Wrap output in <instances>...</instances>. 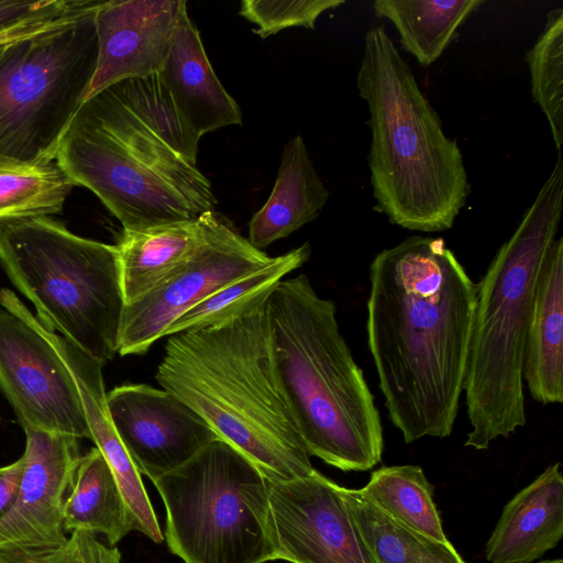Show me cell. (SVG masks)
Returning a JSON list of instances; mask_svg holds the SVG:
<instances>
[{"label": "cell", "instance_id": "7", "mask_svg": "<svg viewBox=\"0 0 563 563\" xmlns=\"http://www.w3.org/2000/svg\"><path fill=\"white\" fill-rule=\"evenodd\" d=\"M0 264L45 327L103 364L119 352L125 300L115 245L37 217L0 229Z\"/></svg>", "mask_w": 563, "mask_h": 563}, {"label": "cell", "instance_id": "17", "mask_svg": "<svg viewBox=\"0 0 563 563\" xmlns=\"http://www.w3.org/2000/svg\"><path fill=\"white\" fill-rule=\"evenodd\" d=\"M158 75L180 120L199 139L220 128L242 124V111L216 75L187 10Z\"/></svg>", "mask_w": 563, "mask_h": 563}, {"label": "cell", "instance_id": "3", "mask_svg": "<svg viewBox=\"0 0 563 563\" xmlns=\"http://www.w3.org/2000/svg\"><path fill=\"white\" fill-rule=\"evenodd\" d=\"M155 378L269 481L314 471L276 376L265 303L217 325L169 335Z\"/></svg>", "mask_w": 563, "mask_h": 563}, {"label": "cell", "instance_id": "22", "mask_svg": "<svg viewBox=\"0 0 563 563\" xmlns=\"http://www.w3.org/2000/svg\"><path fill=\"white\" fill-rule=\"evenodd\" d=\"M65 531L106 536L115 545L134 530L131 514L103 455L95 446L78 460L64 504Z\"/></svg>", "mask_w": 563, "mask_h": 563}, {"label": "cell", "instance_id": "12", "mask_svg": "<svg viewBox=\"0 0 563 563\" xmlns=\"http://www.w3.org/2000/svg\"><path fill=\"white\" fill-rule=\"evenodd\" d=\"M23 430L20 489L0 518V553L10 561L37 556L65 543L64 504L81 456L77 438L32 427Z\"/></svg>", "mask_w": 563, "mask_h": 563}, {"label": "cell", "instance_id": "15", "mask_svg": "<svg viewBox=\"0 0 563 563\" xmlns=\"http://www.w3.org/2000/svg\"><path fill=\"white\" fill-rule=\"evenodd\" d=\"M186 10L185 0H103L93 14L98 53L82 104L118 82L158 74Z\"/></svg>", "mask_w": 563, "mask_h": 563}, {"label": "cell", "instance_id": "33", "mask_svg": "<svg viewBox=\"0 0 563 563\" xmlns=\"http://www.w3.org/2000/svg\"><path fill=\"white\" fill-rule=\"evenodd\" d=\"M533 563H563V560L558 558V559L543 560V561L533 562Z\"/></svg>", "mask_w": 563, "mask_h": 563}, {"label": "cell", "instance_id": "19", "mask_svg": "<svg viewBox=\"0 0 563 563\" xmlns=\"http://www.w3.org/2000/svg\"><path fill=\"white\" fill-rule=\"evenodd\" d=\"M523 382L536 401L563 402V238L551 243L538 275Z\"/></svg>", "mask_w": 563, "mask_h": 563}, {"label": "cell", "instance_id": "35", "mask_svg": "<svg viewBox=\"0 0 563 563\" xmlns=\"http://www.w3.org/2000/svg\"><path fill=\"white\" fill-rule=\"evenodd\" d=\"M15 43H16V42H15ZM12 44H13V43H12ZM8 45H10V44H8ZM8 45L0 46V55L2 54L3 49H4V48H5V46H8Z\"/></svg>", "mask_w": 563, "mask_h": 563}, {"label": "cell", "instance_id": "25", "mask_svg": "<svg viewBox=\"0 0 563 563\" xmlns=\"http://www.w3.org/2000/svg\"><path fill=\"white\" fill-rule=\"evenodd\" d=\"M310 254L307 242L273 257L266 266L228 284L187 310L167 328L164 338L213 327L256 309L266 302L284 277L308 261Z\"/></svg>", "mask_w": 563, "mask_h": 563}, {"label": "cell", "instance_id": "4", "mask_svg": "<svg viewBox=\"0 0 563 563\" xmlns=\"http://www.w3.org/2000/svg\"><path fill=\"white\" fill-rule=\"evenodd\" d=\"M265 316L276 376L309 455L344 472L373 468L384 450L380 416L334 302L300 274L277 285Z\"/></svg>", "mask_w": 563, "mask_h": 563}, {"label": "cell", "instance_id": "26", "mask_svg": "<svg viewBox=\"0 0 563 563\" xmlns=\"http://www.w3.org/2000/svg\"><path fill=\"white\" fill-rule=\"evenodd\" d=\"M74 187L55 159L25 162L0 154V229L60 213Z\"/></svg>", "mask_w": 563, "mask_h": 563}, {"label": "cell", "instance_id": "28", "mask_svg": "<svg viewBox=\"0 0 563 563\" xmlns=\"http://www.w3.org/2000/svg\"><path fill=\"white\" fill-rule=\"evenodd\" d=\"M531 92L547 117L562 156L563 145V8L551 10L543 31L526 53Z\"/></svg>", "mask_w": 563, "mask_h": 563}, {"label": "cell", "instance_id": "1", "mask_svg": "<svg viewBox=\"0 0 563 563\" xmlns=\"http://www.w3.org/2000/svg\"><path fill=\"white\" fill-rule=\"evenodd\" d=\"M477 288L442 238L412 235L369 264L367 344L406 443L454 428Z\"/></svg>", "mask_w": 563, "mask_h": 563}, {"label": "cell", "instance_id": "18", "mask_svg": "<svg viewBox=\"0 0 563 563\" xmlns=\"http://www.w3.org/2000/svg\"><path fill=\"white\" fill-rule=\"evenodd\" d=\"M563 537L561 463L549 465L503 508L486 542L488 563H533Z\"/></svg>", "mask_w": 563, "mask_h": 563}, {"label": "cell", "instance_id": "6", "mask_svg": "<svg viewBox=\"0 0 563 563\" xmlns=\"http://www.w3.org/2000/svg\"><path fill=\"white\" fill-rule=\"evenodd\" d=\"M563 205L558 161L512 235L476 284L464 390L467 448L486 450L527 422L523 363L538 275L555 240Z\"/></svg>", "mask_w": 563, "mask_h": 563}, {"label": "cell", "instance_id": "10", "mask_svg": "<svg viewBox=\"0 0 563 563\" xmlns=\"http://www.w3.org/2000/svg\"><path fill=\"white\" fill-rule=\"evenodd\" d=\"M0 389L21 427L90 439L74 377L21 299L0 290Z\"/></svg>", "mask_w": 563, "mask_h": 563}, {"label": "cell", "instance_id": "20", "mask_svg": "<svg viewBox=\"0 0 563 563\" xmlns=\"http://www.w3.org/2000/svg\"><path fill=\"white\" fill-rule=\"evenodd\" d=\"M328 199L302 136L292 137L284 147L271 196L249 223L247 240L262 251L317 219Z\"/></svg>", "mask_w": 563, "mask_h": 563}, {"label": "cell", "instance_id": "5", "mask_svg": "<svg viewBox=\"0 0 563 563\" xmlns=\"http://www.w3.org/2000/svg\"><path fill=\"white\" fill-rule=\"evenodd\" d=\"M356 86L369 112L375 209L404 229H451L471 192L461 150L383 26L365 35Z\"/></svg>", "mask_w": 563, "mask_h": 563}, {"label": "cell", "instance_id": "30", "mask_svg": "<svg viewBox=\"0 0 563 563\" xmlns=\"http://www.w3.org/2000/svg\"><path fill=\"white\" fill-rule=\"evenodd\" d=\"M343 3L344 0H243L239 14L256 24L253 32L266 38L288 27L314 29L319 15Z\"/></svg>", "mask_w": 563, "mask_h": 563}, {"label": "cell", "instance_id": "2", "mask_svg": "<svg viewBox=\"0 0 563 563\" xmlns=\"http://www.w3.org/2000/svg\"><path fill=\"white\" fill-rule=\"evenodd\" d=\"M199 140L155 74L118 82L86 101L54 159L124 231H139L214 210L211 183L197 166Z\"/></svg>", "mask_w": 563, "mask_h": 563}, {"label": "cell", "instance_id": "9", "mask_svg": "<svg viewBox=\"0 0 563 563\" xmlns=\"http://www.w3.org/2000/svg\"><path fill=\"white\" fill-rule=\"evenodd\" d=\"M95 12L5 46L0 55V154L25 162L54 159L95 71Z\"/></svg>", "mask_w": 563, "mask_h": 563}, {"label": "cell", "instance_id": "31", "mask_svg": "<svg viewBox=\"0 0 563 563\" xmlns=\"http://www.w3.org/2000/svg\"><path fill=\"white\" fill-rule=\"evenodd\" d=\"M12 563H121V554L115 545H106L95 533L75 530L57 549L33 558Z\"/></svg>", "mask_w": 563, "mask_h": 563}, {"label": "cell", "instance_id": "34", "mask_svg": "<svg viewBox=\"0 0 563 563\" xmlns=\"http://www.w3.org/2000/svg\"><path fill=\"white\" fill-rule=\"evenodd\" d=\"M0 563H11V561L4 556L3 554L0 553Z\"/></svg>", "mask_w": 563, "mask_h": 563}, {"label": "cell", "instance_id": "27", "mask_svg": "<svg viewBox=\"0 0 563 563\" xmlns=\"http://www.w3.org/2000/svg\"><path fill=\"white\" fill-rule=\"evenodd\" d=\"M361 492L401 525L437 541L450 542L433 500V487L420 466H383L371 474Z\"/></svg>", "mask_w": 563, "mask_h": 563}, {"label": "cell", "instance_id": "11", "mask_svg": "<svg viewBox=\"0 0 563 563\" xmlns=\"http://www.w3.org/2000/svg\"><path fill=\"white\" fill-rule=\"evenodd\" d=\"M205 236L195 252L155 289L124 307L119 354L141 355L187 310L228 284L269 264L222 216H200Z\"/></svg>", "mask_w": 563, "mask_h": 563}, {"label": "cell", "instance_id": "29", "mask_svg": "<svg viewBox=\"0 0 563 563\" xmlns=\"http://www.w3.org/2000/svg\"><path fill=\"white\" fill-rule=\"evenodd\" d=\"M88 12L82 0H0V46L74 23Z\"/></svg>", "mask_w": 563, "mask_h": 563}, {"label": "cell", "instance_id": "36", "mask_svg": "<svg viewBox=\"0 0 563 563\" xmlns=\"http://www.w3.org/2000/svg\"><path fill=\"white\" fill-rule=\"evenodd\" d=\"M12 563V562H11Z\"/></svg>", "mask_w": 563, "mask_h": 563}, {"label": "cell", "instance_id": "16", "mask_svg": "<svg viewBox=\"0 0 563 563\" xmlns=\"http://www.w3.org/2000/svg\"><path fill=\"white\" fill-rule=\"evenodd\" d=\"M37 323L75 379L89 427L90 440L93 441L111 470L131 514L134 530L156 543L163 542L164 536L141 473L115 431L108 411L102 376L104 364L38 320Z\"/></svg>", "mask_w": 563, "mask_h": 563}, {"label": "cell", "instance_id": "8", "mask_svg": "<svg viewBox=\"0 0 563 563\" xmlns=\"http://www.w3.org/2000/svg\"><path fill=\"white\" fill-rule=\"evenodd\" d=\"M152 483L166 509L167 545L184 563L278 560L269 481L225 441Z\"/></svg>", "mask_w": 563, "mask_h": 563}, {"label": "cell", "instance_id": "13", "mask_svg": "<svg viewBox=\"0 0 563 563\" xmlns=\"http://www.w3.org/2000/svg\"><path fill=\"white\" fill-rule=\"evenodd\" d=\"M269 514L278 560L369 563L343 487L317 470L289 481H269Z\"/></svg>", "mask_w": 563, "mask_h": 563}, {"label": "cell", "instance_id": "21", "mask_svg": "<svg viewBox=\"0 0 563 563\" xmlns=\"http://www.w3.org/2000/svg\"><path fill=\"white\" fill-rule=\"evenodd\" d=\"M205 229L194 221L124 231L118 244L125 305L145 296L167 279L200 245Z\"/></svg>", "mask_w": 563, "mask_h": 563}, {"label": "cell", "instance_id": "14", "mask_svg": "<svg viewBox=\"0 0 563 563\" xmlns=\"http://www.w3.org/2000/svg\"><path fill=\"white\" fill-rule=\"evenodd\" d=\"M106 401L122 443L152 482L219 439L191 407L163 388L126 384L107 393Z\"/></svg>", "mask_w": 563, "mask_h": 563}, {"label": "cell", "instance_id": "23", "mask_svg": "<svg viewBox=\"0 0 563 563\" xmlns=\"http://www.w3.org/2000/svg\"><path fill=\"white\" fill-rule=\"evenodd\" d=\"M369 563H466L451 542H440L389 517L361 492L343 487Z\"/></svg>", "mask_w": 563, "mask_h": 563}, {"label": "cell", "instance_id": "24", "mask_svg": "<svg viewBox=\"0 0 563 563\" xmlns=\"http://www.w3.org/2000/svg\"><path fill=\"white\" fill-rule=\"evenodd\" d=\"M483 0H376L375 15L389 20L404 49L419 64L429 66L449 46L457 27Z\"/></svg>", "mask_w": 563, "mask_h": 563}, {"label": "cell", "instance_id": "32", "mask_svg": "<svg viewBox=\"0 0 563 563\" xmlns=\"http://www.w3.org/2000/svg\"><path fill=\"white\" fill-rule=\"evenodd\" d=\"M24 457L11 464L0 466V518L13 506L21 485Z\"/></svg>", "mask_w": 563, "mask_h": 563}]
</instances>
